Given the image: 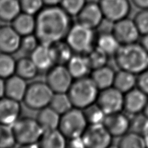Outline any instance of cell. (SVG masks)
<instances>
[{
  "label": "cell",
  "mask_w": 148,
  "mask_h": 148,
  "mask_svg": "<svg viewBox=\"0 0 148 148\" xmlns=\"http://www.w3.org/2000/svg\"><path fill=\"white\" fill-rule=\"evenodd\" d=\"M86 56L92 70L107 65L109 58V55L96 46L86 55Z\"/></svg>",
  "instance_id": "836d02e7"
},
{
  "label": "cell",
  "mask_w": 148,
  "mask_h": 148,
  "mask_svg": "<svg viewBox=\"0 0 148 148\" xmlns=\"http://www.w3.org/2000/svg\"><path fill=\"white\" fill-rule=\"evenodd\" d=\"M137 75L127 71L120 70L116 72L113 86L123 94L136 87Z\"/></svg>",
  "instance_id": "d4e9b609"
},
{
  "label": "cell",
  "mask_w": 148,
  "mask_h": 148,
  "mask_svg": "<svg viewBox=\"0 0 148 148\" xmlns=\"http://www.w3.org/2000/svg\"><path fill=\"white\" fill-rule=\"evenodd\" d=\"M44 6H58L61 0H43Z\"/></svg>",
  "instance_id": "ee69618b"
},
{
  "label": "cell",
  "mask_w": 148,
  "mask_h": 148,
  "mask_svg": "<svg viewBox=\"0 0 148 148\" xmlns=\"http://www.w3.org/2000/svg\"><path fill=\"white\" fill-rule=\"evenodd\" d=\"M39 44L40 42L35 34L23 36L21 39L20 50L23 53L31 55Z\"/></svg>",
  "instance_id": "f35d334b"
},
{
  "label": "cell",
  "mask_w": 148,
  "mask_h": 148,
  "mask_svg": "<svg viewBox=\"0 0 148 148\" xmlns=\"http://www.w3.org/2000/svg\"><path fill=\"white\" fill-rule=\"evenodd\" d=\"M16 60L12 55L0 52V78L6 79L15 74Z\"/></svg>",
  "instance_id": "d6a6232c"
},
{
  "label": "cell",
  "mask_w": 148,
  "mask_h": 148,
  "mask_svg": "<svg viewBox=\"0 0 148 148\" xmlns=\"http://www.w3.org/2000/svg\"><path fill=\"white\" fill-rule=\"evenodd\" d=\"M53 94L46 82L35 81L28 84L22 102L29 109L38 111L49 106Z\"/></svg>",
  "instance_id": "8992f818"
},
{
  "label": "cell",
  "mask_w": 148,
  "mask_h": 148,
  "mask_svg": "<svg viewBox=\"0 0 148 148\" xmlns=\"http://www.w3.org/2000/svg\"><path fill=\"white\" fill-rule=\"evenodd\" d=\"M88 125L103 124L107 114L96 103L82 110Z\"/></svg>",
  "instance_id": "1f68e13d"
},
{
  "label": "cell",
  "mask_w": 148,
  "mask_h": 148,
  "mask_svg": "<svg viewBox=\"0 0 148 148\" xmlns=\"http://www.w3.org/2000/svg\"><path fill=\"white\" fill-rule=\"evenodd\" d=\"M71 18L60 5L44 6L35 16V35L40 44L51 46L64 40L72 25Z\"/></svg>",
  "instance_id": "6da1fadb"
},
{
  "label": "cell",
  "mask_w": 148,
  "mask_h": 148,
  "mask_svg": "<svg viewBox=\"0 0 148 148\" xmlns=\"http://www.w3.org/2000/svg\"><path fill=\"white\" fill-rule=\"evenodd\" d=\"M27 86V81L14 74L5 80V96L16 101H22Z\"/></svg>",
  "instance_id": "ac0fdd59"
},
{
  "label": "cell",
  "mask_w": 148,
  "mask_h": 148,
  "mask_svg": "<svg viewBox=\"0 0 148 148\" xmlns=\"http://www.w3.org/2000/svg\"><path fill=\"white\" fill-rule=\"evenodd\" d=\"M66 66L74 79L88 77L92 70L86 55L83 54L74 53Z\"/></svg>",
  "instance_id": "ffe728a7"
},
{
  "label": "cell",
  "mask_w": 148,
  "mask_h": 148,
  "mask_svg": "<svg viewBox=\"0 0 148 148\" xmlns=\"http://www.w3.org/2000/svg\"><path fill=\"white\" fill-rule=\"evenodd\" d=\"M51 47L55 64L66 65L74 54L65 40L52 44Z\"/></svg>",
  "instance_id": "f1b7e54d"
},
{
  "label": "cell",
  "mask_w": 148,
  "mask_h": 148,
  "mask_svg": "<svg viewBox=\"0 0 148 148\" xmlns=\"http://www.w3.org/2000/svg\"><path fill=\"white\" fill-rule=\"evenodd\" d=\"M22 36L11 25L0 28V52L13 55L20 50Z\"/></svg>",
  "instance_id": "2e32d148"
},
{
  "label": "cell",
  "mask_w": 148,
  "mask_h": 148,
  "mask_svg": "<svg viewBox=\"0 0 148 148\" xmlns=\"http://www.w3.org/2000/svg\"><path fill=\"white\" fill-rule=\"evenodd\" d=\"M140 43L141 44L142 46L144 47V48L146 49L148 53V33L146 34V35L142 36Z\"/></svg>",
  "instance_id": "f6af8a7d"
},
{
  "label": "cell",
  "mask_w": 148,
  "mask_h": 148,
  "mask_svg": "<svg viewBox=\"0 0 148 148\" xmlns=\"http://www.w3.org/2000/svg\"><path fill=\"white\" fill-rule=\"evenodd\" d=\"M111 32L121 45L138 42L142 36L134 20L129 17L113 23Z\"/></svg>",
  "instance_id": "7c38bea8"
},
{
  "label": "cell",
  "mask_w": 148,
  "mask_h": 148,
  "mask_svg": "<svg viewBox=\"0 0 148 148\" xmlns=\"http://www.w3.org/2000/svg\"><path fill=\"white\" fill-rule=\"evenodd\" d=\"M40 72L31 57H21L16 60L15 74L25 81L35 79Z\"/></svg>",
  "instance_id": "484cf974"
},
{
  "label": "cell",
  "mask_w": 148,
  "mask_h": 148,
  "mask_svg": "<svg viewBox=\"0 0 148 148\" xmlns=\"http://www.w3.org/2000/svg\"><path fill=\"white\" fill-rule=\"evenodd\" d=\"M147 102V95L136 87L124 94L123 110L133 116L142 113Z\"/></svg>",
  "instance_id": "9a60e30c"
},
{
  "label": "cell",
  "mask_w": 148,
  "mask_h": 148,
  "mask_svg": "<svg viewBox=\"0 0 148 148\" xmlns=\"http://www.w3.org/2000/svg\"><path fill=\"white\" fill-rule=\"evenodd\" d=\"M22 12L36 16L43 9V0H19Z\"/></svg>",
  "instance_id": "74e56055"
},
{
  "label": "cell",
  "mask_w": 148,
  "mask_h": 148,
  "mask_svg": "<svg viewBox=\"0 0 148 148\" xmlns=\"http://www.w3.org/2000/svg\"><path fill=\"white\" fill-rule=\"evenodd\" d=\"M130 131L144 136L148 134V118L144 113L134 115L131 119Z\"/></svg>",
  "instance_id": "e575fe53"
},
{
  "label": "cell",
  "mask_w": 148,
  "mask_h": 148,
  "mask_svg": "<svg viewBox=\"0 0 148 148\" xmlns=\"http://www.w3.org/2000/svg\"><path fill=\"white\" fill-rule=\"evenodd\" d=\"M16 145L11 126L0 124V148H11Z\"/></svg>",
  "instance_id": "d590c367"
},
{
  "label": "cell",
  "mask_w": 148,
  "mask_h": 148,
  "mask_svg": "<svg viewBox=\"0 0 148 148\" xmlns=\"http://www.w3.org/2000/svg\"><path fill=\"white\" fill-rule=\"evenodd\" d=\"M113 57L120 70L136 75L148 70V53L140 43L121 45Z\"/></svg>",
  "instance_id": "7a4b0ae2"
},
{
  "label": "cell",
  "mask_w": 148,
  "mask_h": 148,
  "mask_svg": "<svg viewBox=\"0 0 148 148\" xmlns=\"http://www.w3.org/2000/svg\"><path fill=\"white\" fill-rule=\"evenodd\" d=\"M142 113H144V114L146 115L147 117L148 118V102H147L146 106V107H145V109H144L143 112H142Z\"/></svg>",
  "instance_id": "7dc6e473"
},
{
  "label": "cell",
  "mask_w": 148,
  "mask_h": 148,
  "mask_svg": "<svg viewBox=\"0 0 148 148\" xmlns=\"http://www.w3.org/2000/svg\"><path fill=\"white\" fill-rule=\"evenodd\" d=\"M98 3L105 19L112 23L127 18L131 12L129 0H99Z\"/></svg>",
  "instance_id": "8fae6325"
},
{
  "label": "cell",
  "mask_w": 148,
  "mask_h": 148,
  "mask_svg": "<svg viewBox=\"0 0 148 148\" xmlns=\"http://www.w3.org/2000/svg\"><path fill=\"white\" fill-rule=\"evenodd\" d=\"M133 20L142 36L148 33V9H142Z\"/></svg>",
  "instance_id": "ab89813d"
},
{
  "label": "cell",
  "mask_w": 148,
  "mask_h": 148,
  "mask_svg": "<svg viewBox=\"0 0 148 148\" xmlns=\"http://www.w3.org/2000/svg\"><path fill=\"white\" fill-rule=\"evenodd\" d=\"M134 6L140 9H148V0H131Z\"/></svg>",
  "instance_id": "7bdbcfd3"
},
{
  "label": "cell",
  "mask_w": 148,
  "mask_h": 148,
  "mask_svg": "<svg viewBox=\"0 0 148 148\" xmlns=\"http://www.w3.org/2000/svg\"><path fill=\"white\" fill-rule=\"evenodd\" d=\"M11 127L16 144L23 147H38V142L44 130L36 118H20Z\"/></svg>",
  "instance_id": "277c9868"
},
{
  "label": "cell",
  "mask_w": 148,
  "mask_h": 148,
  "mask_svg": "<svg viewBox=\"0 0 148 148\" xmlns=\"http://www.w3.org/2000/svg\"><path fill=\"white\" fill-rule=\"evenodd\" d=\"M144 138H145V142H146V147H148V134H146V136H144Z\"/></svg>",
  "instance_id": "c3c4849f"
},
{
  "label": "cell",
  "mask_w": 148,
  "mask_h": 148,
  "mask_svg": "<svg viewBox=\"0 0 148 148\" xmlns=\"http://www.w3.org/2000/svg\"><path fill=\"white\" fill-rule=\"evenodd\" d=\"M86 3V0H61L60 6L71 16H76Z\"/></svg>",
  "instance_id": "8d00e7d4"
},
{
  "label": "cell",
  "mask_w": 148,
  "mask_h": 148,
  "mask_svg": "<svg viewBox=\"0 0 148 148\" xmlns=\"http://www.w3.org/2000/svg\"><path fill=\"white\" fill-rule=\"evenodd\" d=\"M77 22L96 30L105 19L98 3L88 2L76 16Z\"/></svg>",
  "instance_id": "4fadbf2b"
},
{
  "label": "cell",
  "mask_w": 148,
  "mask_h": 148,
  "mask_svg": "<svg viewBox=\"0 0 148 148\" xmlns=\"http://www.w3.org/2000/svg\"><path fill=\"white\" fill-rule=\"evenodd\" d=\"M87 125L83 110L73 107L60 116L58 129L68 140L82 136Z\"/></svg>",
  "instance_id": "52a82bcc"
},
{
  "label": "cell",
  "mask_w": 148,
  "mask_h": 148,
  "mask_svg": "<svg viewBox=\"0 0 148 148\" xmlns=\"http://www.w3.org/2000/svg\"><path fill=\"white\" fill-rule=\"evenodd\" d=\"M95 29L77 22L72 24L65 40L74 53L86 55L96 46Z\"/></svg>",
  "instance_id": "5b68a950"
},
{
  "label": "cell",
  "mask_w": 148,
  "mask_h": 148,
  "mask_svg": "<svg viewBox=\"0 0 148 148\" xmlns=\"http://www.w3.org/2000/svg\"><path fill=\"white\" fill-rule=\"evenodd\" d=\"M10 25L21 36L35 34V16L22 12L10 22Z\"/></svg>",
  "instance_id": "7402d4cb"
},
{
  "label": "cell",
  "mask_w": 148,
  "mask_h": 148,
  "mask_svg": "<svg viewBox=\"0 0 148 148\" xmlns=\"http://www.w3.org/2000/svg\"><path fill=\"white\" fill-rule=\"evenodd\" d=\"M96 103L107 115L123 111L124 94L114 86L99 90Z\"/></svg>",
  "instance_id": "30bf717a"
},
{
  "label": "cell",
  "mask_w": 148,
  "mask_h": 148,
  "mask_svg": "<svg viewBox=\"0 0 148 148\" xmlns=\"http://www.w3.org/2000/svg\"><path fill=\"white\" fill-rule=\"evenodd\" d=\"M5 79L0 78V99L5 96Z\"/></svg>",
  "instance_id": "bcb514c9"
},
{
  "label": "cell",
  "mask_w": 148,
  "mask_h": 148,
  "mask_svg": "<svg viewBox=\"0 0 148 148\" xmlns=\"http://www.w3.org/2000/svg\"><path fill=\"white\" fill-rule=\"evenodd\" d=\"M67 138L59 129L44 131L38 142V147L43 148H64Z\"/></svg>",
  "instance_id": "603a6c76"
},
{
  "label": "cell",
  "mask_w": 148,
  "mask_h": 148,
  "mask_svg": "<svg viewBox=\"0 0 148 148\" xmlns=\"http://www.w3.org/2000/svg\"><path fill=\"white\" fill-rule=\"evenodd\" d=\"M118 147L120 148H145L146 146L144 136L129 131L120 137Z\"/></svg>",
  "instance_id": "f546056e"
},
{
  "label": "cell",
  "mask_w": 148,
  "mask_h": 148,
  "mask_svg": "<svg viewBox=\"0 0 148 148\" xmlns=\"http://www.w3.org/2000/svg\"><path fill=\"white\" fill-rule=\"evenodd\" d=\"M73 80L66 66L55 64L47 71L45 82L54 93H67Z\"/></svg>",
  "instance_id": "ba28073f"
},
{
  "label": "cell",
  "mask_w": 148,
  "mask_h": 148,
  "mask_svg": "<svg viewBox=\"0 0 148 148\" xmlns=\"http://www.w3.org/2000/svg\"><path fill=\"white\" fill-rule=\"evenodd\" d=\"M116 72L108 65L92 70L90 77L99 90L113 86Z\"/></svg>",
  "instance_id": "44dd1931"
},
{
  "label": "cell",
  "mask_w": 148,
  "mask_h": 148,
  "mask_svg": "<svg viewBox=\"0 0 148 148\" xmlns=\"http://www.w3.org/2000/svg\"><path fill=\"white\" fill-rule=\"evenodd\" d=\"M103 124L113 138H120L130 131L131 119L122 111L107 115Z\"/></svg>",
  "instance_id": "5bb4252c"
},
{
  "label": "cell",
  "mask_w": 148,
  "mask_h": 148,
  "mask_svg": "<svg viewBox=\"0 0 148 148\" xmlns=\"http://www.w3.org/2000/svg\"><path fill=\"white\" fill-rule=\"evenodd\" d=\"M49 106L60 116L73 107L67 93H54Z\"/></svg>",
  "instance_id": "4dcf8cb0"
},
{
  "label": "cell",
  "mask_w": 148,
  "mask_h": 148,
  "mask_svg": "<svg viewBox=\"0 0 148 148\" xmlns=\"http://www.w3.org/2000/svg\"><path fill=\"white\" fill-rule=\"evenodd\" d=\"M120 46V42L111 31H105L97 35L96 46L103 51L109 57L114 56Z\"/></svg>",
  "instance_id": "4316f807"
},
{
  "label": "cell",
  "mask_w": 148,
  "mask_h": 148,
  "mask_svg": "<svg viewBox=\"0 0 148 148\" xmlns=\"http://www.w3.org/2000/svg\"><path fill=\"white\" fill-rule=\"evenodd\" d=\"M136 87L148 96V70L137 75Z\"/></svg>",
  "instance_id": "60d3db41"
},
{
  "label": "cell",
  "mask_w": 148,
  "mask_h": 148,
  "mask_svg": "<svg viewBox=\"0 0 148 148\" xmlns=\"http://www.w3.org/2000/svg\"><path fill=\"white\" fill-rule=\"evenodd\" d=\"M67 146L72 148H83L85 147L82 136L67 140Z\"/></svg>",
  "instance_id": "b9f144b4"
},
{
  "label": "cell",
  "mask_w": 148,
  "mask_h": 148,
  "mask_svg": "<svg viewBox=\"0 0 148 148\" xmlns=\"http://www.w3.org/2000/svg\"><path fill=\"white\" fill-rule=\"evenodd\" d=\"M20 12L19 0H0V21L10 23Z\"/></svg>",
  "instance_id": "83f0119b"
},
{
  "label": "cell",
  "mask_w": 148,
  "mask_h": 148,
  "mask_svg": "<svg viewBox=\"0 0 148 148\" xmlns=\"http://www.w3.org/2000/svg\"><path fill=\"white\" fill-rule=\"evenodd\" d=\"M99 90L90 77L74 79L67 92L73 107L83 110L96 102Z\"/></svg>",
  "instance_id": "3957f363"
},
{
  "label": "cell",
  "mask_w": 148,
  "mask_h": 148,
  "mask_svg": "<svg viewBox=\"0 0 148 148\" xmlns=\"http://www.w3.org/2000/svg\"><path fill=\"white\" fill-rule=\"evenodd\" d=\"M60 115L49 106L38 110L36 120L44 131L58 129Z\"/></svg>",
  "instance_id": "cb8c5ba5"
},
{
  "label": "cell",
  "mask_w": 148,
  "mask_h": 148,
  "mask_svg": "<svg viewBox=\"0 0 148 148\" xmlns=\"http://www.w3.org/2000/svg\"><path fill=\"white\" fill-rule=\"evenodd\" d=\"M20 102L4 96L0 99V124L12 126L20 118Z\"/></svg>",
  "instance_id": "e0dca14e"
},
{
  "label": "cell",
  "mask_w": 148,
  "mask_h": 148,
  "mask_svg": "<svg viewBox=\"0 0 148 148\" xmlns=\"http://www.w3.org/2000/svg\"><path fill=\"white\" fill-rule=\"evenodd\" d=\"M86 148H108L112 146L113 136L103 124L88 125L82 135Z\"/></svg>",
  "instance_id": "9c48e42d"
},
{
  "label": "cell",
  "mask_w": 148,
  "mask_h": 148,
  "mask_svg": "<svg viewBox=\"0 0 148 148\" xmlns=\"http://www.w3.org/2000/svg\"><path fill=\"white\" fill-rule=\"evenodd\" d=\"M30 57L39 71L47 72L55 65L51 46L40 44L31 53Z\"/></svg>",
  "instance_id": "d6986e66"
},
{
  "label": "cell",
  "mask_w": 148,
  "mask_h": 148,
  "mask_svg": "<svg viewBox=\"0 0 148 148\" xmlns=\"http://www.w3.org/2000/svg\"><path fill=\"white\" fill-rule=\"evenodd\" d=\"M1 25H0V28H1Z\"/></svg>",
  "instance_id": "681fc988"
}]
</instances>
